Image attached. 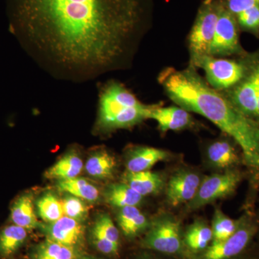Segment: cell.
<instances>
[{
    "label": "cell",
    "instance_id": "1",
    "mask_svg": "<svg viewBox=\"0 0 259 259\" xmlns=\"http://www.w3.org/2000/svg\"><path fill=\"white\" fill-rule=\"evenodd\" d=\"M10 31L41 69L81 83L121 69L149 21L150 0H6Z\"/></svg>",
    "mask_w": 259,
    "mask_h": 259
},
{
    "label": "cell",
    "instance_id": "2",
    "mask_svg": "<svg viewBox=\"0 0 259 259\" xmlns=\"http://www.w3.org/2000/svg\"><path fill=\"white\" fill-rule=\"evenodd\" d=\"M159 81L179 106L203 116L234 139L243 151L246 164L259 170V127L249 117L192 69H167L160 75Z\"/></svg>",
    "mask_w": 259,
    "mask_h": 259
},
{
    "label": "cell",
    "instance_id": "3",
    "mask_svg": "<svg viewBox=\"0 0 259 259\" xmlns=\"http://www.w3.org/2000/svg\"><path fill=\"white\" fill-rule=\"evenodd\" d=\"M151 107L140 102L122 83L108 81L99 94L97 127L110 131L132 127L148 119Z\"/></svg>",
    "mask_w": 259,
    "mask_h": 259
},
{
    "label": "cell",
    "instance_id": "4",
    "mask_svg": "<svg viewBox=\"0 0 259 259\" xmlns=\"http://www.w3.org/2000/svg\"><path fill=\"white\" fill-rule=\"evenodd\" d=\"M144 248L168 255H187L180 221L165 214L151 223L141 241Z\"/></svg>",
    "mask_w": 259,
    "mask_h": 259
},
{
    "label": "cell",
    "instance_id": "5",
    "mask_svg": "<svg viewBox=\"0 0 259 259\" xmlns=\"http://www.w3.org/2000/svg\"><path fill=\"white\" fill-rule=\"evenodd\" d=\"M241 180L240 174L233 171L206 177L201 182L193 199L187 204V209L196 210L217 199L224 198L236 190Z\"/></svg>",
    "mask_w": 259,
    "mask_h": 259
},
{
    "label": "cell",
    "instance_id": "6",
    "mask_svg": "<svg viewBox=\"0 0 259 259\" xmlns=\"http://www.w3.org/2000/svg\"><path fill=\"white\" fill-rule=\"evenodd\" d=\"M194 63L204 70L209 84L216 90L234 86L243 79L245 74L244 67L239 63L212 56H202Z\"/></svg>",
    "mask_w": 259,
    "mask_h": 259
},
{
    "label": "cell",
    "instance_id": "7",
    "mask_svg": "<svg viewBox=\"0 0 259 259\" xmlns=\"http://www.w3.org/2000/svg\"><path fill=\"white\" fill-rule=\"evenodd\" d=\"M218 5H204L199 10L190 35L192 60L209 55L217 23Z\"/></svg>",
    "mask_w": 259,
    "mask_h": 259
},
{
    "label": "cell",
    "instance_id": "8",
    "mask_svg": "<svg viewBox=\"0 0 259 259\" xmlns=\"http://www.w3.org/2000/svg\"><path fill=\"white\" fill-rule=\"evenodd\" d=\"M218 8L217 23L209 55H231L239 49L236 20L227 8L219 5Z\"/></svg>",
    "mask_w": 259,
    "mask_h": 259
},
{
    "label": "cell",
    "instance_id": "9",
    "mask_svg": "<svg viewBox=\"0 0 259 259\" xmlns=\"http://www.w3.org/2000/svg\"><path fill=\"white\" fill-rule=\"evenodd\" d=\"M255 233L254 227L242 223L236 233L220 242H212L202 253L193 259H233L249 244Z\"/></svg>",
    "mask_w": 259,
    "mask_h": 259
},
{
    "label": "cell",
    "instance_id": "10",
    "mask_svg": "<svg viewBox=\"0 0 259 259\" xmlns=\"http://www.w3.org/2000/svg\"><path fill=\"white\" fill-rule=\"evenodd\" d=\"M202 181L198 174L182 169L172 175L166 187L167 202L173 207L188 204L193 199Z\"/></svg>",
    "mask_w": 259,
    "mask_h": 259
},
{
    "label": "cell",
    "instance_id": "11",
    "mask_svg": "<svg viewBox=\"0 0 259 259\" xmlns=\"http://www.w3.org/2000/svg\"><path fill=\"white\" fill-rule=\"evenodd\" d=\"M42 231L49 239L76 249L84 241L85 228L82 223L64 215L55 222L44 226Z\"/></svg>",
    "mask_w": 259,
    "mask_h": 259
},
{
    "label": "cell",
    "instance_id": "12",
    "mask_svg": "<svg viewBox=\"0 0 259 259\" xmlns=\"http://www.w3.org/2000/svg\"><path fill=\"white\" fill-rule=\"evenodd\" d=\"M91 237L93 245L99 251L107 255L118 253L120 234L108 214H101L96 218Z\"/></svg>",
    "mask_w": 259,
    "mask_h": 259
},
{
    "label": "cell",
    "instance_id": "13",
    "mask_svg": "<svg viewBox=\"0 0 259 259\" xmlns=\"http://www.w3.org/2000/svg\"><path fill=\"white\" fill-rule=\"evenodd\" d=\"M259 93V66L236 88L232 103L245 115H257Z\"/></svg>",
    "mask_w": 259,
    "mask_h": 259
},
{
    "label": "cell",
    "instance_id": "14",
    "mask_svg": "<svg viewBox=\"0 0 259 259\" xmlns=\"http://www.w3.org/2000/svg\"><path fill=\"white\" fill-rule=\"evenodd\" d=\"M148 118L158 122L161 132L168 131H180L191 125L192 117L189 111L181 107H151Z\"/></svg>",
    "mask_w": 259,
    "mask_h": 259
},
{
    "label": "cell",
    "instance_id": "15",
    "mask_svg": "<svg viewBox=\"0 0 259 259\" xmlns=\"http://www.w3.org/2000/svg\"><path fill=\"white\" fill-rule=\"evenodd\" d=\"M212 241V232L202 220L194 221L183 233V241L187 254L195 255L202 253Z\"/></svg>",
    "mask_w": 259,
    "mask_h": 259
},
{
    "label": "cell",
    "instance_id": "16",
    "mask_svg": "<svg viewBox=\"0 0 259 259\" xmlns=\"http://www.w3.org/2000/svg\"><path fill=\"white\" fill-rule=\"evenodd\" d=\"M169 156L168 152L159 148L147 146L134 148L127 156V171H148L158 162L166 161Z\"/></svg>",
    "mask_w": 259,
    "mask_h": 259
},
{
    "label": "cell",
    "instance_id": "17",
    "mask_svg": "<svg viewBox=\"0 0 259 259\" xmlns=\"http://www.w3.org/2000/svg\"><path fill=\"white\" fill-rule=\"evenodd\" d=\"M117 224L124 236L134 238L151 226L148 218L136 206L119 208L117 215Z\"/></svg>",
    "mask_w": 259,
    "mask_h": 259
},
{
    "label": "cell",
    "instance_id": "18",
    "mask_svg": "<svg viewBox=\"0 0 259 259\" xmlns=\"http://www.w3.org/2000/svg\"><path fill=\"white\" fill-rule=\"evenodd\" d=\"M10 218L16 226L22 227L27 231L35 229L40 225L34 210L33 196L24 193L17 197L10 209Z\"/></svg>",
    "mask_w": 259,
    "mask_h": 259
},
{
    "label": "cell",
    "instance_id": "19",
    "mask_svg": "<svg viewBox=\"0 0 259 259\" xmlns=\"http://www.w3.org/2000/svg\"><path fill=\"white\" fill-rule=\"evenodd\" d=\"M123 182L143 197L157 194L164 185L163 177L159 174L149 170L140 172L127 171L124 175Z\"/></svg>",
    "mask_w": 259,
    "mask_h": 259
},
{
    "label": "cell",
    "instance_id": "20",
    "mask_svg": "<svg viewBox=\"0 0 259 259\" xmlns=\"http://www.w3.org/2000/svg\"><path fill=\"white\" fill-rule=\"evenodd\" d=\"M82 169V159L76 151H72L65 154L49 168L45 172V177L49 180H71L78 177Z\"/></svg>",
    "mask_w": 259,
    "mask_h": 259
},
{
    "label": "cell",
    "instance_id": "21",
    "mask_svg": "<svg viewBox=\"0 0 259 259\" xmlns=\"http://www.w3.org/2000/svg\"><path fill=\"white\" fill-rule=\"evenodd\" d=\"M115 156L106 150H97L90 155L85 165L90 176L99 180H107L113 177L116 168Z\"/></svg>",
    "mask_w": 259,
    "mask_h": 259
},
{
    "label": "cell",
    "instance_id": "22",
    "mask_svg": "<svg viewBox=\"0 0 259 259\" xmlns=\"http://www.w3.org/2000/svg\"><path fill=\"white\" fill-rule=\"evenodd\" d=\"M104 196L107 203L117 208L127 206L137 207L141 203L143 199L142 195L124 182L111 184L107 186Z\"/></svg>",
    "mask_w": 259,
    "mask_h": 259
},
{
    "label": "cell",
    "instance_id": "23",
    "mask_svg": "<svg viewBox=\"0 0 259 259\" xmlns=\"http://www.w3.org/2000/svg\"><path fill=\"white\" fill-rule=\"evenodd\" d=\"M28 238V232L22 227L13 224L0 231V258H10L24 245Z\"/></svg>",
    "mask_w": 259,
    "mask_h": 259
},
{
    "label": "cell",
    "instance_id": "24",
    "mask_svg": "<svg viewBox=\"0 0 259 259\" xmlns=\"http://www.w3.org/2000/svg\"><path fill=\"white\" fill-rule=\"evenodd\" d=\"M207 156L209 163L218 169H226L238 162L234 147L224 140L213 142L207 148Z\"/></svg>",
    "mask_w": 259,
    "mask_h": 259
},
{
    "label": "cell",
    "instance_id": "25",
    "mask_svg": "<svg viewBox=\"0 0 259 259\" xmlns=\"http://www.w3.org/2000/svg\"><path fill=\"white\" fill-rule=\"evenodd\" d=\"M57 187L61 192H67L89 202H95L100 199V191L91 182L83 178L59 181Z\"/></svg>",
    "mask_w": 259,
    "mask_h": 259
},
{
    "label": "cell",
    "instance_id": "26",
    "mask_svg": "<svg viewBox=\"0 0 259 259\" xmlns=\"http://www.w3.org/2000/svg\"><path fill=\"white\" fill-rule=\"evenodd\" d=\"M77 249L47 238L35 247L32 259H79Z\"/></svg>",
    "mask_w": 259,
    "mask_h": 259
},
{
    "label": "cell",
    "instance_id": "27",
    "mask_svg": "<svg viewBox=\"0 0 259 259\" xmlns=\"http://www.w3.org/2000/svg\"><path fill=\"white\" fill-rule=\"evenodd\" d=\"M242 223L234 221L226 215L220 208H216L213 214L212 226V242H220L233 236L240 228ZM211 242V243H212Z\"/></svg>",
    "mask_w": 259,
    "mask_h": 259
},
{
    "label": "cell",
    "instance_id": "28",
    "mask_svg": "<svg viewBox=\"0 0 259 259\" xmlns=\"http://www.w3.org/2000/svg\"><path fill=\"white\" fill-rule=\"evenodd\" d=\"M36 207L39 215L44 222H55L64 216L61 200L53 193L44 194L37 199Z\"/></svg>",
    "mask_w": 259,
    "mask_h": 259
},
{
    "label": "cell",
    "instance_id": "29",
    "mask_svg": "<svg viewBox=\"0 0 259 259\" xmlns=\"http://www.w3.org/2000/svg\"><path fill=\"white\" fill-rule=\"evenodd\" d=\"M61 204L64 216L72 218L80 223L86 221L88 217L89 208L82 199L69 194L61 200Z\"/></svg>",
    "mask_w": 259,
    "mask_h": 259
},
{
    "label": "cell",
    "instance_id": "30",
    "mask_svg": "<svg viewBox=\"0 0 259 259\" xmlns=\"http://www.w3.org/2000/svg\"><path fill=\"white\" fill-rule=\"evenodd\" d=\"M238 16V21L243 28L255 29L259 26V6L245 10Z\"/></svg>",
    "mask_w": 259,
    "mask_h": 259
},
{
    "label": "cell",
    "instance_id": "31",
    "mask_svg": "<svg viewBox=\"0 0 259 259\" xmlns=\"http://www.w3.org/2000/svg\"><path fill=\"white\" fill-rule=\"evenodd\" d=\"M255 6H259V0H228L227 9L237 15Z\"/></svg>",
    "mask_w": 259,
    "mask_h": 259
},
{
    "label": "cell",
    "instance_id": "32",
    "mask_svg": "<svg viewBox=\"0 0 259 259\" xmlns=\"http://www.w3.org/2000/svg\"><path fill=\"white\" fill-rule=\"evenodd\" d=\"M136 259H164L161 258V257L156 256V255L151 254H143L141 256L138 257Z\"/></svg>",
    "mask_w": 259,
    "mask_h": 259
},
{
    "label": "cell",
    "instance_id": "33",
    "mask_svg": "<svg viewBox=\"0 0 259 259\" xmlns=\"http://www.w3.org/2000/svg\"><path fill=\"white\" fill-rule=\"evenodd\" d=\"M257 116L259 117V93L258 97V105H257Z\"/></svg>",
    "mask_w": 259,
    "mask_h": 259
},
{
    "label": "cell",
    "instance_id": "34",
    "mask_svg": "<svg viewBox=\"0 0 259 259\" xmlns=\"http://www.w3.org/2000/svg\"><path fill=\"white\" fill-rule=\"evenodd\" d=\"M212 3V0H206L205 3H204V5H209L211 4Z\"/></svg>",
    "mask_w": 259,
    "mask_h": 259
},
{
    "label": "cell",
    "instance_id": "35",
    "mask_svg": "<svg viewBox=\"0 0 259 259\" xmlns=\"http://www.w3.org/2000/svg\"><path fill=\"white\" fill-rule=\"evenodd\" d=\"M84 259H97L95 258H92V257H83Z\"/></svg>",
    "mask_w": 259,
    "mask_h": 259
},
{
    "label": "cell",
    "instance_id": "36",
    "mask_svg": "<svg viewBox=\"0 0 259 259\" xmlns=\"http://www.w3.org/2000/svg\"><path fill=\"white\" fill-rule=\"evenodd\" d=\"M79 259H84V258H83V257H82V258H80Z\"/></svg>",
    "mask_w": 259,
    "mask_h": 259
}]
</instances>
